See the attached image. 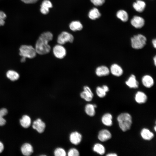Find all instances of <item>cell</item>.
<instances>
[{
    "label": "cell",
    "mask_w": 156,
    "mask_h": 156,
    "mask_svg": "<svg viewBox=\"0 0 156 156\" xmlns=\"http://www.w3.org/2000/svg\"><path fill=\"white\" fill-rule=\"evenodd\" d=\"M53 35L50 32H44L42 34L36 42L35 49L37 53L43 55L49 53L51 47L49 42L53 38Z\"/></svg>",
    "instance_id": "1"
},
{
    "label": "cell",
    "mask_w": 156,
    "mask_h": 156,
    "mask_svg": "<svg viewBox=\"0 0 156 156\" xmlns=\"http://www.w3.org/2000/svg\"><path fill=\"white\" fill-rule=\"evenodd\" d=\"M117 120L119 127L122 131L125 132L130 129L132 124V118L129 114H120L118 116Z\"/></svg>",
    "instance_id": "2"
},
{
    "label": "cell",
    "mask_w": 156,
    "mask_h": 156,
    "mask_svg": "<svg viewBox=\"0 0 156 156\" xmlns=\"http://www.w3.org/2000/svg\"><path fill=\"white\" fill-rule=\"evenodd\" d=\"M37 54L35 48L31 45H23L19 48V54L21 57L32 59L36 56Z\"/></svg>",
    "instance_id": "3"
},
{
    "label": "cell",
    "mask_w": 156,
    "mask_h": 156,
    "mask_svg": "<svg viewBox=\"0 0 156 156\" xmlns=\"http://www.w3.org/2000/svg\"><path fill=\"white\" fill-rule=\"evenodd\" d=\"M132 47L135 49H142L146 45L147 39L146 37L141 34L134 36L131 39Z\"/></svg>",
    "instance_id": "4"
},
{
    "label": "cell",
    "mask_w": 156,
    "mask_h": 156,
    "mask_svg": "<svg viewBox=\"0 0 156 156\" xmlns=\"http://www.w3.org/2000/svg\"><path fill=\"white\" fill-rule=\"evenodd\" d=\"M53 54L57 58L63 59L66 56L67 51L66 49L62 45L58 44L53 47L52 49Z\"/></svg>",
    "instance_id": "5"
},
{
    "label": "cell",
    "mask_w": 156,
    "mask_h": 156,
    "mask_svg": "<svg viewBox=\"0 0 156 156\" xmlns=\"http://www.w3.org/2000/svg\"><path fill=\"white\" fill-rule=\"evenodd\" d=\"M74 40L72 34L66 31H63L58 36L57 42L58 44L63 45L67 42L72 43Z\"/></svg>",
    "instance_id": "6"
},
{
    "label": "cell",
    "mask_w": 156,
    "mask_h": 156,
    "mask_svg": "<svg viewBox=\"0 0 156 156\" xmlns=\"http://www.w3.org/2000/svg\"><path fill=\"white\" fill-rule=\"evenodd\" d=\"M81 97L86 101H91L93 97L94 94L90 88L87 86H85L83 87V91L80 94Z\"/></svg>",
    "instance_id": "7"
},
{
    "label": "cell",
    "mask_w": 156,
    "mask_h": 156,
    "mask_svg": "<svg viewBox=\"0 0 156 156\" xmlns=\"http://www.w3.org/2000/svg\"><path fill=\"white\" fill-rule=\"evenodd\" d=\"M109 70L112 75L117 77L122 76L123 73V70L122 67L116 63H114L111 65Z\"/></svg>",
    "instance_id": "8"
},
{
    "label": "cell",
    "mask_w": 156,
    "mask_h": 156,
    "mask_svg": "<svg viewBox=\"0 0 156 156\" xmlns=\"http://www.w3.org/2000/svg\"><path fill=\"white\" fill-rule=\"evenodd\" d=\"M32 127L39 133H42L45 130L46 125L41 119L38 118L34 121L32 125Z\"/></svg>",
    "instance_id": "9"
},
{
    "label": "cell",
    "mask_w": 156,
    "mask_h": 156,
    "mask_svg": "<svg viewBox=\"0 0 156 156\" xmlns=\"http://www.w3.org/2000/svg\"><path fill=\"white\" fill-rule=\"evenodd\" d=\"M69 140L72 144L77 145L79 144L81 142L82 136L79 132L75 131L71 133L69 137Z\"/></svg>",
    "instance_id": "10"
},
{
    "label": "cell",
    "mask_w": 156,
    "mask_h": 156,
    "mask_svg": "<svg viewBox=\"0 0 156 156\" xmlns=\"http://www.w3.org/2000/svg\"><path fill=\"white\" fill-rule=\"evenodd\" d=\"M96 75L99 77H104L108 76L110 73L109 69L105 65L98 66L95 70Z\"/></svg>",
    "instance_id": "11"
},
{
    "label": "cell",
    "mask_w": 156,
    "mask_h": 156,
    "mask_svg": "<svg viewBox=\"0 0 156 156\" xmlns=\"http://www.w3.org/2000/svg\"><path fill=\"white\" fill-rule=\"evenodd\" d=\"M127 86L131 88L136 89L139 87V83L137 80L136 76L131 74L125 82Z\"/></svg>",
    "instance_id": "12"
},
{
    "label": "cell",
    "mask_w": 156,
    "mask_h": 156,
    "mask_svg": "<svg viewBox=\"0 0 156 156\" xmlns=\"http://www.w3.org/2000/svg\"><path fill=\"white\" fill-rule=\"evenodd\" d=\"M142 84L145 87L147 88H151L154 85V80L151 76L146 75H144L142 78Z\"/></svg>",
    "instance_id": "13"
},
{
    "label": "cell",
    "mask_w": 156,
    "mask_h": 156,
    "mask_svg": "<svg viewBox=\"0 0 156 156\" xmlns=\"http://www.w3.org/2000/svg\"><path fill=\"white\" fill-rule=\"evenodd\" d=\"M112 137L110 132L106 129H103L100 130L98 133V138L100 141L104 142L110 139Z\"/></svg>",
    "instance_id": "14"
},
{
    "label": "cell",
    "mask_w": 156,
    "mask_h": 156,
    "mask_svg": "<svg viewBox=\"0 0 156 156\" xmlns=\"http://www.w3.org/2000/svg\"><path fill=\"white\" fill-rule=\"evenodd\" d=\"M144 23V19L142 18L137 16H134L131 21V25L137 28L142 27Z\"/></svg>",
    "instance_id": "15"
},
{
    "label": "cell",
    "mask_w": 156,
    "mask_h": 156,
    "mask_svg": "<svg viewBox=\"0 0 156 156\" xmlns=\"http://www.w3.org/2000/svg\"><path fill=\"white\" fill-rule=\"evenodd\" d=\"M21 151L23 154L25 156H30L33 153V148L29 143H25L21 147Z\"/></svg>",
    "instance_id": "16"
},
{
    "label": "cell",
    "mask_w": 156,
    "mask_h": 156,
    "mask_svg": "<svg viewBox=\"0 0 156 156\" xmlns=\"http://www.w3.org/2000/svg\"><path fill=\"white\" fill-rule=\"evenodd\" d=\"M52 7V4L49 0H44L40 5V11L44 14H47L49 12V9Z\"/></svg>",
    "instance_id": "17"
},
{
    "label": "cell",
    "mask_w": 156,
    "mask_h": 156,
    "mask_svg": "<svg viewBox=\"0 0 156 156\" xmlns=\"http://www.w3.org/2000/svg\"><path fill=\"white\" fill-rule=\"evenodd\" d=\"M147 99V95L142 91H138L135 95V100L138 103L140 104L145 103Z\"/></svg>",
    "instance_id": "18"
},
{
    "label": "cell",
    "mask_w": 156,
    "mask_h": 156,
    "mask_svg": "<svg viewBox=\"0 0 156 156\" xmlns=\"http://www.w3.org/2000/svg\"><path fill=\"white\" fill-rule=\"evenodd\" d=\"M141 136L144 140H150L154 137V134L153 132L150 131L148 129L144 128L141 131Z\"/></svg>",
    "instance_id": "19"
},
{
    "label": "cell",
    "mask_w": 156,
    "mask_h": 156,
    "mask_svg": "<svg viewBox=\"0 0 156 156\" xmlns=\"http://www.w3.org/2000/svg\"><path fill=\"white\" fill-rule=\"evenodd\" d=\"M112 116L109 113L104 114L101 118L102 123L107 126H111L112 125Z\"/></svg>",
    "instance_id": "20"
},
{
    "label": "cell",
    "mask_w": 156,
    "mask_h": 156,
    "mask_svg": "<svg viewBox=\"0 0 156 156\" xmlns=\"http://www.w3.org/2000/svg\"><path fill=\"white\" fill-rule=\"evenodd\" d=\"M146 4L144 2L141 0H137L133 4V7L137 12H142L145 9Z\"/></svg>",
    "instance_id": "21"
},
{
    "label": "cell",
    "mask_w": 156,
    "mask_h": 156,
    "mask_svg": "<svg viewBox=\"0 0 156 156\" xmlns=\"http://www.w3.org/2000/svg\"><path fill=\"white\" fill-rule=\"evenodd\" d=\"M20 122L22 127L27 128L30 126L31 122V119L29 116L25 115H23L20 120Z\"/></svg>",
    "instance_id": "22"
},
{
    "label": "cell",
    "mask_w": 156,
    "mask_h": 156,
    "mask_svg": "<svg viewBox=\"0 0 156 156\" xmlns=\"http://www.w3.org/2000/svg\"><path fill=\"white\" fill-rule=\"evenodd\" d=\"M95 107L94 104L88 103L86 104L85 107L86 113L89 116H93L95 114Z\"/></svg>",
    "instance_id": "23"
},
{
    "label": "cell",
    "mask_w": 156,
    "mask_h": 156,
    "mask_svg": "<svg viewBox=\"0 0 156 156\" xmlns=\"http://www.w3.org/2000/svg\"><path fill=\"white\" fill-rule=\"evenodd\" d=\"M6 76L12 81L17 80L20 77L19 74L17 72L13 70H8L6 73Z\"/></svg>",
    "instance_id": "24"
},
{
    "label": "cell",
    "mask_w": 156,
    "mask_h": 156,
    "mask_svg": "<svg viewBox=\"0 0 156 156\" xmlns=\"http://www.w3.org/2000/svg\"><path fill=\"white\" fill-rule=\"evenodd\" d=\"M93 150L94 152L101 155H103L105 152L104 146L101 144L99 143H96L94 145Z\"/></svg>",
    "instance_id": "25"
},
{
    "label": "cell",
    "mask_w": 156,
    "mask_h": 156,
    "mask_svg": "<svg viewBox=\"0 0 156 156\" xmlns=\"http://www.w3.org/2000/svg\"><path fill=\"white\" fill-rule=\"evenodd\" d=\"M83 27L82 24L78 21H73L69 25L70 29L73 31L81 30L82 29Z\"/></svg>",
    "instance_id": "26"
},
{
    "label": "cell",
    "mask_w": 156,
    "mask_h": 156,
    "mask_svg": "<svg viewBox=\"0 0 156 156\" xmlns=\"http://www.w3.org/2000/svg\"><path fill=\"white\" fill-rule=\"evenodd\" d=\"M88 15L90 19L95 20L100 17L101 14L97 8H94L90 10Z\"/></svg>",
    "instance_id": "27"
},
{
    "label": "cell",
    "mask_w": 156,
    "mask_h": 156,
    "mask_svg": "<svg viewBox=\"0 0 156 156\" xmlns=\"http://www.w3.org/2000/svg\"><path fill=\"white\" fill-rule=\"evenodd\" d=\"M116 16L123 22H126L128 20V14L126 11L123 10H119L117 13Z\"/></svg>",
    "instance_id": "28"
},
{
    "label": "cell",
    "mask_w": 156,
    "mask_h": 156,
    "mask_svg": "<svg viewBox=\"0 0 156 156\" xmlns=\"http://www.w3.org/2000/svg\"><path fill=\"white\" fill-rule=\"evenodd\" d=\"M8 113L7 109L5 108H2L0 109V126L4 125L6 123V120L3 117L6 115Z\"/></svg>",
    "instance_id": "29"
},
{
    "label": "cell",
    "mask_w": 156,
    "mask_h": 156,
    "mask_svg": "<svg viewBox=\"0 0 156 156\" xmlns=\"http://www.w3.org/2000/svg\"><path fill=\"white\" fill-rule=\"evenodd\" d=\"M54 154L55 156H66L67 153L64 148L61 147H58L54 150Z\"/></svg>",
    "instance_id": "30"
},
{
    "label": "cell",
    "mask_w": 156,
    "mask_h": 156,
    "mask_svg": "<svg viewBox=\"0 0 156 156\" xmlns=\"http://www.w3.org/2000/svg\"><path fill=\"white\" fill-rule=\"evenodd\" d=\"M96 93L99 97L103 98L105 97L106 93L102 87L97 86L96 89Z\"/></svg>",
    "instance_id": "31"
},
{
    "label": "cell",
    "mask_w": 156,
    "mask_h": 156,
    "mask_svg": "<svg viewBox=\"0 0 156 156\" xmlns=\"http://www.w3.org/2000/svg\"><path fill=\"white\" fill-rule=\"evenodd\" d=\"M67 154L68 156H79V153L76 148H72L68 150Z\"/></svg>",
    "instance_id": "32"
},
{
    "label": "cell",
    "mask_w": 156,
    "mask_h": 156,
    "mask_svg": "<svg viewBox=\"0 0 156 156\" xmlns=\"http://www.w3.org/2000/svg\"><path fill=\"white\" fill-rule=\"evenodd\" d=\"M6 17L5 14L3 11H0V26L4 25L5 23L4 20Z\"/></svg>",
    "instance_id": "33"
},
{
    "label": "cell",
    "mask_w": 156,
    "mask_h": 156,
    "mask_svg": "<svg viewBox=\"0 0 156 156\" xmlns=\"http://www.w3.org/2000/svg\"><path fill=\"white\" fill-rule=\"evenodd\" d=\"M91 2L96 6L102 5L105 2V0H90Z\"/></svg>",
    "instance_id": "34"
},
{
    "label": "cell",
    "mask_w": 156,
    "mask_h": 156,
    "mask_svg": "<svg viewBox=\"0 0 156 156\" xmlns=\"http://www.w3.org/2000/svg\"><path fill=\"white\" fill-rule=\"evenodd\" d=\"M24 3L27 4L34 3L37 2L38 0H21Z\"/></svg>",
    "instance_id": "35"
},
{
    "label": "cell",
    "mask_w": 156,
    "mask_h": 156,
    "mask_svg": "<svg viewBox=\"0 0 156 156\" xmlns=\"http://www.w3.org/2000/svg\"><path fill=\"white\" fill-rule=\"evenodd\" d=\"M104 90L106 92H107L109 90V89L108 87L105 85H104L101 86Z\"/></svg>",
    "instance_id": "36"
},
{
    "label": "cell",
    "mask_w": 156,
    "mask_h": 156,
    "mask_svg": "<svg viewBox=\"0 0 156 156\" xmlns=\"http://www.w3.org/2000/svg\"><path fill=\"white\" fill-rule=\"evenodd\" d=\"M4 147L3 143L0 141V153H2L4 150Z\"/></svg>",
    "instance_id": "37"
},
{
    "label": "cell",
    "mask_w": 156,
    "mask_h": 156,
    "mask_svg": "<svg viewBox=\"0 0 156 156\" xmlns=\"http://www.w3.org/2000/svg\"><path fill=\"white\" fill-rule=\"evenodd\" d=\"M152 44L153 47L156 49V40L155 39H153L152 42Z\"/></svg>",
    "instance_id": "38"
},
{
    "label": "cell",
    "mask_w": 156,
    "mask_h": 156,
    "mask_svg": "<svg viewBox=\"0 0 156 156\" xmlns=\"http://www.w3.org/2000/svg\"><path fill=\"white\" fill-rule=\"evenodd\" d=\"M107 156H118L117 155L114 153H108L106 155Z\"/></svg>",
    "instance_id": "39"
},
{
    "label": "cell",
    "mask_w": 156,
    "mask_h": 156,
    "mask_svg": "<svg viewBox=\"0 0 156 156\" xmlns=\"http://www.w3.org/2000/svg\"><path fill=\"white\" fill-rule=\"evenodd\" d=\"M153 63L155 66H156V56L155 55L154 56L153 58Z\"/></svg>",
    "instance_id": "40"
},
{
    "label": "cell",
    "mask_w": 156,
    "mask_h": 156,
    "mask_svg": "<svg viewBox=\"0 0 156 156\" xmlns=\"http://www.w3.org/2000/svg\"><path fill=\"white\" fill-rule=\"evenodd\" d=\"M26 58L23 57H22L21 59V61L22 62H24L25 61Z\"/></svg>",
    "instance_id": "41"
},
{
    "label": "cell",
    "mask_w": 156,
    "mask_h": 156,
    "mask_svg": "<svg viewBox=\"0 0 156 156\" xmlns=\"http://www.w3.org/2000/svg\"><path fill=\"white\" fill-rule=\"evenodd\" d=\"M154 129L155 131H156V126H155V127H154Z\"/></svg>",
    "instance_id": "42"
}]
</instances>
